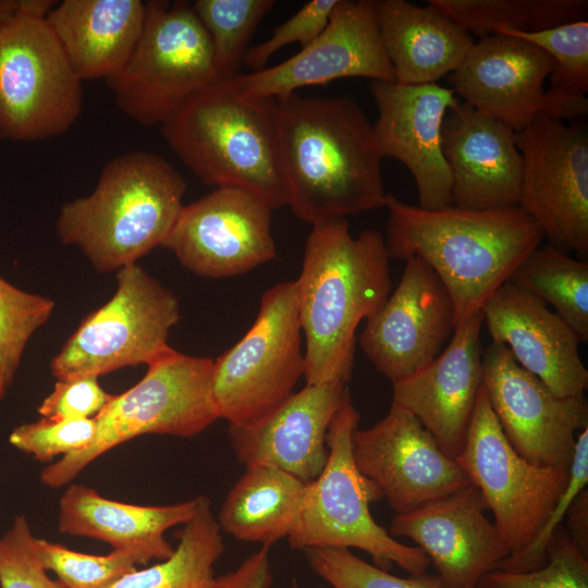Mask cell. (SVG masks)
I'll return each instance as SVG.
<instances>
[{"label":"cell","mask_w":588,"mask_h":588,"mask_svg":"<svg viewBox=\"0 0 588 588\" xmlns=\"http://www.w3.org/2000/svg\"><path fill=\"white\" fill-rule=\"evenodd\" d=\"M274 3L273 0H197L192 4L211 41L217 82L240 74L248 42Z\"/></svg>","instance_id":"cell-34"},{"label":"cell","mask_w":588,"mask_h":588,"mask_svg":"<svg viewBox=\"0 0 588 588\" xmlns=\"http://www.w3.org/2000/svg\"><path fill=\"white\" fill-rule=\"evenodd\" d=\"M588 483V428L580 431L576 439L574 457L569 467L565 490L551 511L531 543L520 553L505 558L495 569L505 572H527L546 564L548 543L577 497Z\"/></svg>","instance_id":"cell-40"},{"label":"cell","mask_w":588,"mask_h":588,"mask_svg":"<svg viewBox=\"0 0 588 588\" xmlns=\"http://www.w3.org/2000/svg\"><path fill=\"white\" fill-rule=\"evenodd\" d=\"M348 401L345 382L306 384L264 417L230 425L233 451L246 467L271 466L308 483L326 465L330 422Z\"/></svg>","instance_id":"cell-21"},{"label":"cell","mask_w":588,"mask_h":588,"mask_svg":"<svg viewBox=\"0 0 588 588\" xmlns=\"http://www.w3.org/2000/svg\"><path fill=\"white\" fill-rule=\"evenodd\" d=\"M223 551L210 500L198 495L197 511L181 530L173 554L144 569L137 568L108 588H213V566Z\"/></svg>","instance_id":"cell-30"},{"label":"cell","mask_w":588,"mask_h":588,"mask_svg":"<svg viewBox=\"0 0 588 588\" xmlns=\"http://www.w3.org/2000/svg\"><path fill=\"white\" fill-rule=\"evenodd\" d=\"M478 487L510 556L535 539L566 488L569 470L530 463L510 444L483 387L464 445L455 457Z\"/></svg>","instance_id":"cell-12"},{"label":"cell","mask_w":588,"mask_h":588,"mask_svg":"<svg viewBox=\"0 0 588 588\" xmlns=\"http://www.w3.org/2000/svg\"><path fill=\"white\" fill-rule=\"evenodd\" d=\"M278 155L286 206L311 226L385 207L373 126L345 96L278 98Z\"/></svg>","instance_id":"cell-1"},{"label":"cell","mask_w":588,"mask_h":588,"mask_svg":"<svg viewBox=\"0 0 588 588\" xmlns=\"http://www.w3.org/2000/svg\"><path fill=\"white\" fill-rule=\"evenodd\" d=\"M352 446L358 470L380 489L395 515L448 497L470 482L421 422L393 403L380 421L355 429Z\"/></svg>","instance_id":"cell-17"},{"label":"cell","mask_w":588,"mask_h":588,"mask_svg":"<svg viewBox=\"0 0 588 588\" xmlns=\"http://www.w3.org/2000/svg\"><path fill=\"white\" fill-rule=\"evenodd\" d=\"M486 510L480 490L469 482L448 497L395 515L389 534L413 540L446 588H477L482 576L510 554Z\"/></svg>","instance_id":"cell-20"},{"label":"cell","mask_w":588,"mask_h":588,"mask_svg":"<svg viewBox=\"0 0 588 588\" xmlns=\"http://www.w3.org/2000/svg\"><path fill=\"white\" fill-rule=\"evenodd\" d=\"M492 342L505 345L519 366L561 397L584 396L588 370L572 328L540 298L506 281L485 303Z\"/></svg>","instance_id":"cell-24"},{"label":"cell","mask_w":588,"mask_h":588,"mask_svg":"<svg viewBox=\"0 0 588 588\" xmlns=\"http://www.w3.org/2000/svg\"><path fill=\"white\" fill-rule=\"evenodd\" d=\"M345 77L396 82L380 38L377 0H339L324 29L296 54L224 82L245 97L278 99Z\"/></svg>","instance_id":"cell-15"},{"label":"cell","mask_w":588,"mask_h":588,"mask_svg":"<svg viewBox=\"0 0 588 588\" xmlns=\"http://www.w3.org/2000/svg\"><path fill=\"white\" fill-rule=\"evenodd\" d=\"M404 261L400 283L359 336L364 354L392 383L439 356L456 328L452 298L436 272L416 256Z\"/></svg>","instance_id":"cell-18"},{"label":"cell","mask_w":588,"mask_h":588,"mask_svg":"<svg viewBox=\"0 0 588 588\" xmlns=\"http://www.w3.org/2000/svg\"><path fill=\"white\" fill-rule=\"evenodd\" d=\"M566 530L572 542L588 556V489L580 491L566 516Z\"/></svg>","instance_id":"cell-45"},{"label":"cell","mask_w":588,"mask_h":588,"mask_svg":"<svg viewBox=\"0 0 588 588\" xmlns=\"http://www.w3.org/2000/svg\"><path fill=\"white\" fill-rule=\"evenodd\" d=\"M30 0H0V29L17 13L29 12Z\"/></svg>","instance_id":"cell-46"},{"label":"cell","mask_w":588,"mask_h":588,"mask_svg":"<svg viewBox=\"0 0 588 588\" xmlns=\"http://www.w3.org/2000/svg\"><path fill=\"white\" fill-rule=\"evenodd\" d=\"M112 297L88 314L50 362L53 377H100L128 366L148 365L171 346L180 303L137 264L117 271Z\"/></svg>","instance_id":"cell-11"},{"label":"cell","mask_w":588,"mask_h":588,"mask_svg":"<svg viewBox=\"0 0 588 588\" xmlns=\"http://www.w3.org/2000/svg\"><path fill=\"white\" fill-rule=\"evenodd\" d=\"M271 584L269 548L262 547L233 572L216 577L213 588H269Z\"/></svg>","instance_id":"cell-44"},{"label":"cell","mask_w":588,"mask_h":588,"mask_svg":"<svg viewBox=\"0 0 588 588\" xmlns=\"http://www.w3.org/2000/svg\"><path fill=\"white\" fill-rule=\"evenodd\" d=\"M339 0H311L289 20L274 28L271 37L248 48L244 63L253 72L267 68L268 60L281 48L293 42L310 44L327 26Z\"/></svg>","instance_id":"cell-42"},{"label":"cell","mask_w":588,"mask_h":588,"mask_svg":"<svg viewBox=\"0 0 588 588\" xmlns=\"http://www.w3.org/2000/svg\"><path fill=\"white\" fill-rule=\"evenodd\" d=\"M494 34L512 35L546 51L554 61L543 114L565 121L588 113V21L524 33L498 27Z\"/></svg>","instance_id":"cell-31"},{"label":"cell","mask_w":588,"mask_h":588,"mask_svg":"<svg viewBox=\"0 0 588 588\" xmlns=\"http://www.w3.org/2000/svg\"><path fill=\"white\" fill-rule=\"evenodd\" d=\"M442 151L452 177L453 206H518L522 157L510 126L460 100L445 115Z\"/></svg>","instance_id":"cell-25"},{"label":"cell","mask_w":588,"mask_h":588,"mask_svg":"<svg viewBox=\"0 0 588 588\" xmlns=\"http://www.w3.org/2000/svg\"><path fill=\"white\" fill-rule=\"evenodd\" d=\"M305 555L311 569L331 588H446L436 576L391 575L356 556L346 548H310Z\"/></svg>","instance_id":"cell-38"},{"label":"cell","mask_w":588,"mask_h":588,"mask_svg":"<svg viewBox=\"0 0 588 588\" xmlns=\"http://www.w3.org/2000/svg\"><path fill=\"white\" fill-rule=\"evenodd\" d=\"M482 387L513 449L530 463L569 470L576 432L588 427L585 396L561 397L492 342L482 352Z\"/></svg>","instance_id":"cell-14"},{"label":"cell","mask_w":588,"mask_h":588,"mask_svg":"<svg viewBox=\"0 0 588 588\" xmlns=\"http://www.w3.org/2000/svg\"><path fill=\"white\" fill-rule=\"evenodd\" d=\"M35 538L24 515L0 537V588H63L42 567Z\"/></svg>","instance_id":"cell-41"},{"label":"cell","mask_w":588,"mask_h":588,"mask_svg":"<svg viewBox=\"0 0 588 588\" xmlns=\"http://www.w3.org/2000/svg\"><path fill=\"white\" fill-rule=\"evenodd\" d=\"M82 82L46 16L17 13L0 29V138L65 133L82 112Z\"/></svg>","instance_id":"cell-10"},{"label":"cell","mask_w":588,"mask_h":588,"mask_svg":"<svg viewBox=\"0 0 588 588\" xmlns=\"http://www.w3.org/2000/svg\"><path fill=\"white\" fill-rule=\"evenodd\" d=\"M35 544L42 567L54 573L63 588H108L137 569L135 561L121 551L87 554L37 537Z\"/></svg>","instance_id":"cell-37"},{"label":"cell","mask_w":588,"mask_h":588,"mask_svg":"<svg viewBox=\"0 0 588 588\" xmlns=\"http://www.w3.org/2000/svg\"><path fill=\"white\" fill-rule=\"evenodd\" d=\"M522 157L518 208L550 246L588 256V133L543 113L515 132Z\"/></svg>","instance_id":"cell-13"},{"label":"cell","mask_w":588,"mask_h":588,"mask_svg":"<svg viewBox=\"0 0 588 588\" xmlns=\"http://www.w3.org/2000/svg\"><path fill=\"white\" fill-rule=\"evenodd\" d=\"M272 209L255 194L218 187L183 205L162 246L197 275L244 274L272 260Z\"/></svg>","instance_id":"cell-16"},{"label":"cell","mask_w":588,"mask_h":588,"mask_svg":"<svg viewBox=\"0 0 588 588\" xmlns=\"http://www.w3.org/2000/svg\"><path fill=\"white\" fill-rule=\"evenodd\" d=\"M140 0H64L46 21L82 81L117 76L131 58L146 21Z\"/></svg>","instance_id":"cell-27"},{"label":"cell","mask_w":588,"mask_h":588,"mask_svg":"<svg viewBox=\"0 0 588 588\" xmlns=\"http://www.w3.org/2000/svg\"><path fill=\"white\" fill-rule=\"evenodd\" d=\"M553 68L541 48L494 34L474 42L449 82L465 103L518 132L544 112L543 85Z\"/></svg>","instance_id":"cell-23"},{"label":"cell","mask_w":588,"mask_h":588,"mask_svg":"<svg viewBox=\"0 0 588 588\" xmlns=\"http://www.w3.org/2000/svg\"><path fill=\"white\" fill-rule=\"evenodd\" d=\"M54 306L53 299L23 291L0 275V401L13 383L29 339Z\"/></svg>","instance_id":"cell-35"},{"label":"cell","mask_w":588,"mask_h":588,"mask_svg":"<svg viewBox=\"0 0 588 588\" xmlns=\"http://www.w3.org/2000/svg\"><path fill=\"white\" fill-rule=\"evenodd\" d=\"M112 396L95 376L58 379L37 411L41 417L50 419H93Z\"/></svg>","instance_id":"cell-43"},{"label":"cell","mask_w":588,"mask_h":588,"mask_svg":"<svg viewBox=\"0 0 588 588\" xmlns=\"http://www.w3.org/2000/svg\"><path fill=\"white\" fill-rule=\"evenodd\" d=\"M146 21L123 70L107 81L118 108L143 126L162 125L217 82L208 33L186 1L146 2Z\"/></svg>","instance_id":"cell-8"},{"label":"cell","mask_w":588,"mask_h":588,"mask_svg":"<svg viewBox=\"0 0 588 588\" xmlns=\"http://www.w3.org/2000/svg\"><path fill=\"white\" fill-rule=\"evenodd\" d=\"M358 421L359 413L351 400L331 420L326 465L306 485L289 543L296 550L356 548L367 552L382 569L396 564L411 575L425 574L430 565L426 554L394 539L371 516L369 504L383 495L354 462L352 438Z\"/></svg>","instance_id":"cell-7"},{"label":"cell","mask_w":588,"mask_h":588,"mask_svg":"<svg viewBox=\"0 0 588 588\" xmlns=\"http://www.w3.org/2000/svg\"><path fill=\"white\" fill-rule=\"evenodd\" d=\"M213 360L170 347L147 365L146 375L113 395L95 417L88 448L46 466L40 482L51 489L70 483L96 458L143 434L193 437L219 419L211 395Z\"/></svg>","instance_id":"cell-6"},{"label":"cell","mask_w":588,"mask_h":588,"mask_svg":"<svg viewBox=\"0 0 588 588\" xmlns=\"http://www.w3.org/2000/svg\"><path fill=\"white\" fill-rule=\"evenodd\" d=\"M382 233L351 234L346 219L313 226L295 280L306 340V384L347 383L355 360V332L388 299L392 287Z\"/></svg>","instance_id":"cell-2"},{"label":"cell","mask_w":588,"mask_h":588,"mask_svg":"<svg viewBox=\"0 0 588 588\" xmlns=\"http://www.w3.org/2000/svg\"><path fill=\"white\" fill-rule=\"evenodd\" d=\"M378 110L373 126L382 157L402 162L416 184L420 208L452 206V177L442 151V126L460 99L452 88L436 83L404 85L372 81Z\"/></svg>","instance_id":"cell-19"},{"label":"cell","mask_w":588,"mask_h":588,"mask_svg":"<svg viewBox=\"0 0 588 588\" xmlns=\"http://www.w3.org/2000/svg\"><path fill=\"white\" fill-rule=\"evenodd\" d=\"M546 558L543 566L527 572L490 571L477 588H588V558L562 525L552 535Z\"/></svg>","instance_id":"cell-36"},{"label":"cell","mask_w":588,"mask_h":588,"mask_svg":"<svg viewBox=\"0 0 588 588\" xmlns=\"http://www.w3.org/2000/svg\"><path fill=\"white\" fill-rule=\"evenodd\" d=\"M187 185L157 154L133 150L106 163L95 189L65 203L60 241L77 246L99 272L118 271L162 246Z\"/></svg>","instance_id":"cell-4"},{"label":"cell","mask_w":588,"mask_h":588,"mask_svg":"<svg viewBox=\"0 0 588 588\" xmlns=\"http://www.w3.org/2000/svg\"><path fill=\"white\" fill-rule=\"evenodd\" d=\"M482 323L480 309L456 326L439 356L414 375L392 383V403L412 413L441 451L454 460L464 445L482 387Z\"/></svg>","instance_id":"cell-22"},{"label":"cell","mask_w":588,"mask_h":588,"mask_svg":"<svg viewBox=\"0 0 588 588\" xmlns=\"http://www.w3.org/2000/svg\"><path fill=\"white\" fill-rule=\"evenodd\" d=\"M385 207L389 257L416 256L436 272L452 298L456 326L482 309L544 238L518 206L427 210L387 194Z\"/></svg>","instance_id":"cell-3"},{"label":"cell","mask_w":588,"mask_h":588,"mask_svg":"<svg viewBox=\"0 0 588 588\" xmlns=\"http://www.w3.org/2000/svg\"><path fill=\"white\" fill-rule=\"evenodd\" d=\"M96 434L93 419L44 418L15 427L9 442L15 449L32 455L36 461L51 463L61 455L85 450Z\"/></svg>","instance_id":"cell-39"},{"label":"cell","mask_w":588,"mask_h":588,"mask_svg":"<svg viewBox=\"0 0 588 588\" xmlns=\"http://www.w3.org/2000/svg\"><path fill=\"white\" fill-rule=\"evenodd\" d=\"M510 282L554 308L580 343L588 342V260L549 244L539 245L516 267Z\"/></svg>","instance_id":"cell-32"},{"label":"cell","mask_w":588,"mask_h":588,"mask_svg":"<svg viewBox=\"0 0 588 588\" xmlns=\"http://www.w3.org/2000/svg\"><path fill=\"white\" fill-rule=\"evenodd\" d=\"M306 485L271 466L246 467L222 503L220 529L240 541L270 548L293 530Z\"/></svg>","instance_id":"cell-29"},{"label":"cell","mask_w":588,"mask_h":588,"mask_svg":"<svg viewBox=\"0 0 588 588\" xmlns=\"http://www.w3.org/2000/svg\"><path fill=\"white\" fill-rule=\"evenodd\" d=\"M377 17L399 84L436 83L460 65L475 42L464 27L429 3L377 0Z\"/></svg>","instance_id":"cell-28"},{"label":"cell","mask_w":588,"mask_h":588,"mask_svg":"<svg viewBox=\"0 0 588 588\" xmlns=\"http://www.w3.org/2000/svg\"><path fill=\"white\" fill-rule=\"evenodd\" d=\"M304 375L297 284L284 281L264 292L252 327L213 360L218 417L230 425L253 422L284 402Z\"/></svg>","instance_id":"cell-9"},{"label":"cell","mask_w":588,"mask_h":588,"mask_svg":"<svg viewBox=\"0 0 588 588\" xmlns=\"http://www.w3.org/2000/svg\"><path fill=\"white\" fill-rule=\"evenodd\" d=\"M160 132L204 184L250 192L286 206L278 155L277 100L252 98L215 82L188 99Z\"/></svg>","instance_id":"cell-5"},{"label":"cell","mask_w":588,"mask_h":588,"mask_svg":"<svg viewBox=\"0 0 588 588\" xmlns=\"http://www.w3.org/2000/svg\"><path fill=\"white\" fill-rule=\"evenodd\" d=\"M198 495L170 505H136L107 499L95 489L70 485L59 501L58 530L103 541L127 553L136 565L169 559L174 549L164 532L195 515Z\"/></svg>","instance_id":"cell-26"},{"label":"cell","mask_w":588,"mask_h":588,"mask_svg":"<svg viewBox=\"0 0 588 588\" xmlns=\"http://www.w3.org/2000/svg\"><path fill=\"white\" fill-rule=\"evenodd\" d=\"M479 39L498 27L532 33L586 20L587 0H428Z\"/></svg>","instance_id":"cell-33"}]
</instances>
